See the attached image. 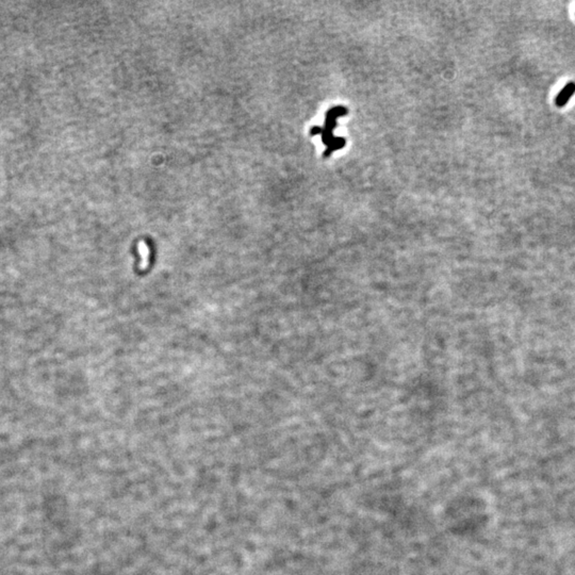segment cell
Listing matches in <instances>:
<instances>
[{"label":"cell","mask_w":575,"mask_h":575,"mask_svg":"<svg viewBox=\"0 0 575 575\" xmlns=\"http://www.w3.org/2000/svg\"><path fill=\"white\" fill-rule=\"evenodd\" d=\"M575 93V83L570 82L568 83V85L564 88V89L558 94V96L556 97V106L557 107H564L567 105V103L570 98L572 97V95Z\"/></svg>","instance_id":"1"},{"label":"cell","mask_w":575,"mask_h":575,"mask_svg":"<svg viewBox=\"0 0 575 575\" xmlns=\"http://www.w3.org/2000/svg\"><path fill=\"white\" fill-rule=\"evenodd\" d=\"M137 250H139L142 259L140 267L146 268L149 265V256H151V249H149L148 244L145 241H141L137 246Z\"/></svg>","instance_id":"2"}]
</instances>
